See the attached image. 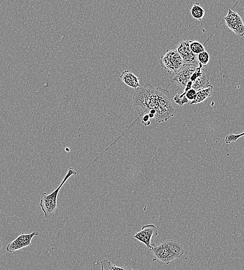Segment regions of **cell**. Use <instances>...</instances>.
Wrapping results in <instances>:
<instances>
[{"instance_id": "cell-18", "label": "cell", "mask_w": 244, "mask_h": 270, "mask_svg": "<svg viewBox=\"0 0 244 270\" xmlns=\"http://www.w3.org/2000/svg\"><path fill=\"white\" fill-rule=\"evenodd\" d=\"M243 136H244V132L238 135L234 134H230L227 135L225 138V143L227 144L231 143L236 142L239 139Z\"/></svg>"}, {"instance_id": "cell-5", "label": "cell", "mask_w": 244, "mask_h": 270, "mask_svg": "<svg viewBox=\"0 0 244 270\" xmlns=\"http://www.w3.org/2000/svg\"><path fill=\"white\" fill-rule=\"evenodd\" d=\"M198 66L196 65L184 64L180 70L172 74L170 77V82L175 83L184 89L190 83L191 78Z\"/></svg>"}, {"instance_id": "cell-6", "label": "cell", "mask_w": 244, "mask_h": 270, "mask_svg": "<svg viewBox=\"0 0 244 270\" xmlns=\"http://www.w3.org/2000/svg\"><path fill=\"white\" fill-rule=\"evenodd\" d=\"M158 235V230L153 224L143 225L140 231L136 233L134 238L144 244L149 250L152 249V240Z\"/></svg>"}, {"instance_id": "cell-1", "label": "cell", "mask_w": 244, "mask_h": 270, "mask_svg": "<svg viewBox=\"0 0 244 270\" xmlns=\"http://www.w3.org/2000/svg\"><path fill=\"white\" fill-rule=\"evenodd\" d=\"M133 103L140 118L146 114H152L157 123L168 121L177 111L168 90L160 87L155 88L149 83L136 89Z\"/></svg>"}, {"instance_id": "cell-7", "label": "cell", "mask_w": 244, "mask_h": 270, "mask_svg": "<svg viewBox=\"0 0 244 270\" xmlns=\"http://www.w3.org/2000/svg\"><path fill=\"white\" fill-rule=\"evenodd\" d=\"M38 235L39 233L37 232H33L30 234H25L22 233L7 246L6 251L9 253H13L22 250L24 248L31 245L32 238Z\"/></svg>"}, {"instance_id": "cell-2", "label": "cell", "mask_w": 244, "mask_h": 270, "mask_svg": "<svg viewBox=\"0 0 244 270\" xmlns=\"http://www.w3.org/2000/svg\"><path fill=\"white\" fill-rule=\"evenodd\" d=\"M76 175L77 172L74 170V168H69L61 185L54 192L51 194H48L46 192L42 193L41 196L40 206L44 211L45 217L46 219L51 218L56 213L57 207H58L57 197H58L59 193L62 186L72 176Z\"/></svg>"}, {"instance_id": "cell-15", "label": "cell", "mask_w": 244, "mask_h": 270, "mask_svg": "<svg viewBox=\"0 0 244 270\" xmlns=\"http://www.w3.org/2000/svg\"><path fill=\"white\" fill-rule=\"evenodd\" d=\"M101 264L102 270H134L130 267H119L116 265H113L111 262L107 260L104 259L100 261Z\"/></svg>"}, {"instance_id": "cell-13", "label": "cell", "mask_w": 244, "mask_h": 270, "mask_svg": "<svg viewBox=\"0 0 244 270\" xmlns=\"http://www.w3.org/2000/svg\"><path fill=\"white\" fill-rule=\"evenodd\" d=\"M213 89V86L210 84L203 87V88L197 91L196 97L195 99L191 101L190 105L202 103V102L212 95L214 93Z\"/></svg>"}, {"instance_id": "cell-3", "label": "cell", "mask_w": 244, "mask_h": 270, "mask_svg": "<svg viewBox=\"0 0 244 270\" xmlns=\"http://www.w3.org/2000/svg\"><path fill=\"white\" fill-rule=\"evenodd\" d=\"M210 72L203 65L199 63L195 72L191 78V81L187 87L183 92H186L191 89L198 91L210 84Z\"/></svg>"}, {"instance_id": "cell-19", "label": "cell", "mask_w": 244, "mask_h": 270, "mask_svg": "<svg viewBox=\"0 0 244 270\" xmlns=\"http://www.w3.org/2000/svg\"><path fill=\"white\" fill-rule=\"evenodd\" d=\"M141 118V123L143 124L145 126H149L151 125V121H150V118L148 114H146L143 115Z\"/></svg>"}, {"instance_id": "cell-4", "label": "cell", "mask_w": 244, "mask_h": 270, "mask_svg": "<svg viewBox=\"0 0 244 270\" xmlns=\"http://www.w3.org/2000/svg\"><path fill=\"white\" fill-rule=\"evenodd\" d=\"M161 67L174 74L180 70L184 65L182 57L175 50H168L161 58Z\"/></svg>"}, {"instance_id": "cell-17", "label": "cell", "mask_w": 244, "mask_h": 270, "mask_svg": "<svg viewBox=\"0 0 244 270\" xmlns=\"http://www.w3.org/2000/svg\"><path fill=\"white\" fill-rule=\"evenodd\" d=\"M198 60L199 64L206 65L210 61V56L206 50L197 55Z\"/></svg>"}, {"instance_id": "cell-16", "label": "cell", "mask_w": 244, "mask_h": 270, "mask_svg": "<svg viewBox=\"0 0 244 270\" xmlns=\"http://www.w3.org/2000/svg\"><path fill=\"white\" fill-rule=\"evenodd\" d=\"M189 45L192 52L196 55L204 52L205 48L202 44L197 41L189 40Z\"/></svg>"}, {"instance_id": "cell-12", "label": "cell", "mask_w": 244, "mask_h": 270, "mask_svg": "<svg viewBox=\"0 0 244 270\" xmlns=\"http://www.w3.org/2000/svg\"><path fill=\"white\" fill-rule=\"evenodd\" d=\"M120 79L122 81L131 88L137 89L140 86L139 78L130 71L125 70L122 72Z\"/></svg>"}, {"instance_id": "cell-14", "label": "cell", "mask_w": 244, "mask_h": 270, "mask_svg": "<svg viewBox=\"0 0 244 270\" xmlns=\"http://www.w3.org/2000/svg\"><path fill=\"white\" fill-rule=\"evenodd\" d=\"M191 14L192 17L200 21L203 19L205 16V10L201 7L199 4L196 3L194 4L191 10Z\"/></svg>"}, {"instance_id": "cell-9", "label": "cell", "mask_w": 244, "mask_h": 270, "mask_svg": "<svg viewBox=\"0 0 244 270\" xmlns=\"http://www.w3.org/2000/svg\"><path fill=\"white\" fill-rule=\"evenodd\" d=\"M224 19L227 26L235 34L241 36L244 35V23L238 13L229 9Z\"/></svg>"}, {"instance_id": "cell-10", "label": "cell", "mask_w": 244, "mask_h": 270, "mask_svg": "<svg viewBox=\"0 0 244 270\" xmlns=\"http://www.w3.org/2000/svg\"><path fill=\"white\" fill-rule=\"evenodd\" d=\"M150 251L153 253L158 259L167 265H168L171 261L176 259L174 255L167 249L164 242L156 246L152 244V249Z\"/></svg>"}, {"instance_id": "cell-11", "label": "cell", "mask_w": 244, "mask_h": 270, "mask_svg": "<svg viewBox=\"0 0 244 270\" xmlns=\"http://www.w3.org/2000/svg\"><path fill=\"white\" fill-rule=\"evenodd\" d=\"M163 242L166 245L168 251L174 255L176 259L180 258L184 254L183 244L177 241V240L167 239Z\"/></svg>"}, {"instance_id": "cell-8", "label": "cell", "mask_w": 244, "mask_h": 270, "mask_svg": "<svg viewBox=\"0 0 244 270\" xmlns=\"http://www.w3.org/2000/svg\"><path fill=\"white\" fill-rule=\"evenodd\" d=\"M176 50L182 57L184 64L199 65L197 55L191 49L189 40L179 42Z\"/></svg>"}]
</instances>
